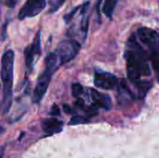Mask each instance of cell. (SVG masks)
Instances as JSON below:
<instances>
[{
    "mask_svg": "<svg viewBox=\"0 0 159 158\" xmlns=\"http://www.w3.org/2000/svg\"><path fill=\"white\" fill-rule=\"evenodd\" d=\"M117 88H118V98L120 102H126L129 100H132L135 96L132 93V91L130 90V88H129L128 84L126 83L125 79H121L120 83H118L117 85Z\"/></svg>",
    "mask_w": 159,
    "mask_h": 158,
    "instance_id": "11",
    "label": "cell"
},
{
    "mask_svg": "<svg viewBox=\"0 0 159 158\" xmlns=\"http://www.w3.org/2000/svg\"><path fill=\"white\" fill-rule=\"evenodd\" d=\"M50 115H52V116H55V115H59L60 114H61V111H60V108L56 105V104H54L53 106H52V108H51V111H50Z\"/></svg>",
    "mask_w": 159,
    "mask_h": 158,
    "instance_id": "19",
    "label": "cell"
},
{
    "mask_svg": "<svg viewBox=\"0 0 159 158\" xmlns=\"http://www.w3.org/2000/svg\"><path fill=\"white\" fill-rule=\"evenodd\" d=\"M118 83V78L111 73L96 71L94 74V85L98 88L110 90L117 87Z\"/></svg>",
    "mask_w": 159,
    "mask_h": 158,
    "instance_id": "8",
    "label": "cell"
},
{
    "mask_svg": "<svg viewBox=\"0 0 159 158\" xmlns=\"http://www.w3.org/2000/svg\"><path fill=\"white\" fill-rule=\"evenodd\" d=\"M138 39L140 42L145 46L147 52L159 48V34L148 27H142L137 31Z\"/></svg>",
    "mask_w": 159,
    "mask_h": 158,
    "instance_id": "5",
    "label": "cell"
},
{
    "mask_svg": "<svg viewBox=\"0 0 159 158\" xmlns=\"http://www.w3.org/2000/svg\"><path fill=\"white\" fill-rule=\"evenodd\" d=\"M18 4V0H6V5L9 8H14Z\"/></svg>",
    "mask_w": 159,
    "mask_h": 158,
    "instance_id": "20",
    "label": "cell"
},
{
    "mask_svg": "<svg viewBox=\"0 0 159 158\" xmlns=\"http://www.w3.org/2000/svg\"><path fill=\"white\" fill-rule=\"evenodd\" d=\"M80 43L76 40L65 39L59 43L54 52L56 53L61 65H63L76 57L80 50Z\"/></svg>",
    "mask_w": 159,
    "mask_h": 158,
    "instance_id": "4",
    "label": "cell"
},
{
    "mask_svg": "<svg viewBox=\"0 0 159 158\" xmlns=\"http://www.w3.org/2000/svg\"><path fill=\"white\" fill-rule=\"evenodd\" d=\"M63 123L56 118H47L42 122V129L48 135L59 133L62 130Z\"/></svg>",
    "mask_w": 159,
    "mask_h": 158,
    "instance_id": "10",
    "label": "cell"
},
{
    "mask_svg": "<svg viewBox=\"0 0 159 158\" xmlns=\"http://www.w3.org/2000/svg\"><path fill=\"white\" fill-rule=\"evenodd\" d=\"M132 82H133L134 86L136 87L137 94L140 99L143 98L147 94L149 89L152 88V83L150 81H143V80L141 81L140 79H138V80H134Z\"/></svg>",
    "mask_w": 159,
    "mask_h": 158,
    "instance_id": "12",
    "label": "cell"
},
{
    "mask_svg": "<svg viewBox=\"0 0 159 158\" xmlns=\"http://www.w3.org/2000/svg\"><path fill=\"white\" fill-rule=\"evenodd\" d=\"M89 119L84 117V116H80V115H75L73 116L69 122L70 126H74V125H80V124H87L89 123Z\"/></svg>",
    "mask_w": 159,
    "mask_h": 158,
    "instance_id": "16",
    "label": "cell"
},
{
    "mask_svg": "<svg viewBox=\"0 0 159 158\" xmlns=\"http://www.w3.org/2000/svg\"><path fill=\"white\" fill-rule=\"evenodd\" d=\"M117 1L118 0H104L102 3V11L109 20H111L113 18V14H114L115 8L116 7Z\"/></svg>",
    "mask_w": 159,
    "mask_h": 158,
    "instance_id": "13",
    "label": "cell"
},
{
    "mask_svg": "<svg viewBox=\"0 0 159 158\" xmlns=\"http://www.w3.org/2000/svg\"><path fill=\"white\" fill-rule=\"evenodd\" d=\"M46 0H26L19 11L18 18L20 20L27 18H33L41 13L46 7Z\"/></svg>",
    "mask_w": 159,
    "mask_h": 158,
    "instance_id": "6",
    "label": "cell"
},
{
    "mask_svg": "<svg viewBox=\"0 0 159 158\" xmlns=\"http://www.w3.org/2000/svg\"><path fill=\"white\" fill-rule=\"evenodd\" d=\"M125 59L127 74L131 81L138 80L141 79L142 76H148L151 74L149 55L143 46L140 45L134 34L129 37L127 43Z\"/></svg>",
    "mask_w": 159,
    "mask_h": 158,
    "instance_id": "1",
    "label": "cell"
},
{
    "mask_svg": "<svg viewBox=\"0 0 159 158\" xmlns=\"http://www.w3.org/2000/svg\"><path fill=\"white\" fill-rule=\"evenodd\" d=\"M83 87L79 83H74L72 86V93L75 98H79L83 94Z\"/></svg>",
    "mask_w": 159,
    "mask_h": 158,
    "instance_id": "17",
    "label": "cell"
},
{
    "mask_svg": "<svg viewBox=\"0 0 159 158\" xmlns=\"http://www.w3.org/2000/svg\"><path fill=\"white\" fill-rule=\"evenodd\" d=\"M90 91V98L93 102V105L97 108L104 109V110H110L112 107V102L109 95L102 93L96 89H89Z\"/></svg>",
    "mask_w": 159,
    "mask_h": 158,
    "instance_id": "9",
    "label": "cell"
},
{
    "mask_svg": "<svg viewBox=\"0 0 159 158\" xmlns=\"http://www.w3.org/2000/svg\"><path fill=\"white\" fill-rule=\"evenodd\" d=\"M7 22H5L4 26H3V31H2V40L4 41L6 39V28H7Z\"/></svg>",
    "mask_w": 159,
    "mask_h": 158,
    "instance_id": "21",
    "label": "cell"
},
{
    "mask_svg": "<svg viewBox=\"0 0 159 158\" xmlns=\"http://www.w3.org/2000/svg\"><path fill=\"white\" fill-rule=\"evenodd\" d=\"M66 0H48L49 9L48 13H54L56 12L64 3Z\"/></svg>",
    "mask_w": 159,
    "mask_h": 158,
    "instance_id": "15",
    "label": "cell"
},
{
    "mask_svg": "<svg viewBox=\"0 0 159 158\" xmlns=\"http://www.w3.org/2000/svg\"><path fill=\"white\" fill-rule=\"evenodd\" d=\"M14 71V52L11 49L6 50L1 59V79L3 83L2 113L9 112L12 104V83Z\"/></svg>",
    "mask_w": 159,
    "mask_h": 158,
    "instance_id": "2",
    "label": "cell"
},
{
    "mask_svg": "<svg viewBox=\"0 0 159 158\" xmlns=\"http://www.w3.org/2000/svg\"><path fill=\"white\" fill-rule=\"evenodd\" d=\"M61 63L55 52L49 53L45 61V69L37 78L36 86L33 93V102L38 103L45 96L54 73L60 68Z\"/></svg>",
    "mask_w": 159,
    "mask_h": 158,
    "instance_id": "3",
    "label": "cell"
},
{
    "mask_svg": "<svg viewBox=\"0 0 159 158\" xmlns=\"http://www.w3.org/2000/svg\"><path fill=\"white\" fill-rule=\"evenodd\" d=\"M40 54H41V39H40V32L38 31L34 38V41L24 49L25 63L30 71L33 70L34 65L35 63V60L40 56Z\"/></svg>",
    "mask_w": 159,
    "mask_h": 158,
    "instance_id": "7",
    "label": "cell"
},
{
    "mask_svg": "<svg viewBox=\"0 0 159 158\" xmlns=\"http://www.w3.org/2000/svg\"><path fill=\"white\" fill-rule=\"evenodd\" d=\"M80 8H81V6L76 7H75V9H73L70 13L66 14V15L64 16V20H65V22H66V23H69V22L73 20L74 16L80 10Z\"/></svg>",
    "mask_w": 159,
    "mask_h": 158,
    "instance_id": "18",
    "label": "cell"
},
{
    "mask_svg": "<svg viewBox=\"0 0 159 158\" xmlns=\"http://www.w3.org/2000/svg\"><path fill=\"white\" fill-rule=\"evenodd\" d=\"M63 110H64V112L66 114H71V112H72L71 108L68 105H66V104H63Z\"/></svg>",
    "mask_w": 159,
    "mask_h": 158,
    "instance_id": "22",
    "label": "cell"
},
{
    "mask_svg": "<svg viewBox=\"0 0 159 158\" xmlns=\"http://www.w3.org/2000/svg\"><path fill=\"white\" fill-rule=\"evenodd\" d=\"M148 55L153 68L159 74V48L148 52Z\"/></svg>",
    "mask_w": 159,
    "mask_h": 158,
    "instance_id": "14",
    "label": "cell"
}]
</instances>
